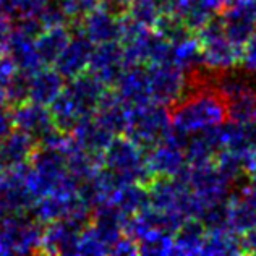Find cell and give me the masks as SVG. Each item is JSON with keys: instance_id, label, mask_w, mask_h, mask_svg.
Segmentation results:
<instances>
[{"instance_id": "cell-15", "label": "cell", "mask_w": 256, "mask_h": 256, "mask_svg": "<svg viewBox=\"0 0 256 256\" xmlns=\"http://www.w3.org/2000/svg\"><path fill=\"white\" fill-rule=\"evenodd\" d=\"M92 49L94 44L84 34H82L80 31H76L75 34L72 32L70 41L66 42L64 50L54 62V68L65 80H72L82 75V73L88 72Z\"/></svg>"}, {"instance_id": "cell-38", "label": "cell", "mask_w": 256, "mask_h": 256, "mask_svg": "<svg viewBox=\"0 0 256 256\" xmlns=\"http://www.w3.org/2000/svg\"><path fill=\"white\" fill-rule=\"evenodd\" d=\"M254 99H256V91L244 94V96L234 99V100H230V102H226L227 118L235 120V122H246V120H253Z\"/></svg>"}, {"instance_id": "cell-28", "label": "cell", "mask_w": 256, "mask_h": 256, "mask_svg": "<svg viewBox=\"0 0 256 256\" xmlns=\"http://www.w3.org/2000/svg\"><path fill=\"white\" fill-rule=\"evenodd\" d=\"M244 253L242 240L230 228H206L200 254L208 256H234Z\"/></svg>"}, {"instance_id": "cell-37", "label": "cell", "mask_w": 256, "mask_h": 256, "mask_svg": "<svg viewBox=\"0 0 256 256\" xmlns=\"http://www.w3.org/2000/svg\"><path fill=\"white\" fill-rule=\"evenodd\" d=\"M198 219L206 228H228V200L206 204Z\"/></svg>"}, {"instance_id": "cell-9", "label": "cell", "mask_w": 256, "mask_h": 256, "mask_svg": "<svg viewBox=\"0 0 256 256\" xmlns=\"http://www.w3.org/2000/svg\"><path fill=\"white\" fill-rule=\"evenodd\" d=\"M146 68L151 100L172 107L177 100L185 96L188 86H190L186 72L170 62L146 65Z\"/></svg>"}, {"instance_id": "cell-24", "label": "cell", "mask_w": 256, "mask_h": 256, "mask_svg": "<svg viewBox=\"0 0 256 256\" xmlns=\"http://www.w3.org/2000/svg\"><path fill=\"white\" fill-rule=\"evenodd\" d=\"M222 143L224 150L234 151L237 154H256V122H235L226 120L220 124Z\"/></svg>"}, {"instance_id": "cell-18", "label": "cell", "mask_w": 256, "mask_h": 256, "mask_svg": "<svg viewBox=\"0 0 256 256\" xmlns=\"http://www.w3.org/2000/svg\"><path fill=\"white\" fill-rule=\"evenodd\" d=\"M124 235V230L118 227H109L96 222H90L80 232L76 242L75 254H88V256H99V254H110L114 245Z\"/></svg>"}, {"instance_id": "cell-8", "label": "cell", "mask_w": 256, "mask_h": 256, "mask_svg": "<svg viewBox=\"0 0 256 256\" xmlns=\"http://www.w3.org/2000/svg\"><path fill=\"white\" fill-rule=\"evenodd\" d=\"M186 136L172 128L164 140L146 150V162L154 177H177L186 169L184 151Z\"/></svg>"}, {"instance_id": "cell-5", "label": "cell", "mask_w": 256, "mask_h": 256, "mask_svg": "<svg viewBox=\"0 0 256 256\" xmlns=\"http://www.w3.org/2000/svg\"><path fill=\"white\" fill-rule=\"evenodd\" d=\"M102 166L117 174L125 184L148 185L154 178L146 162V151L130 138L114 136L102 152Z\"/></svg>"}, {"instance_id": "cell-20", "label": "cell", "mask_w": 256, "mask_h": 256, "mask_svg": "<svg viewBox=\"0 0 256 256\" xmlns=\"http://www.w3.org/2000/svg\"><path fill=\"white\" fill-rule=\"evenodd\" d=\"M5 52L15 62L18 72L24 73V75H31L32 72L39 70L41 66H46L42 65L39 54L36 50L34 34H31V32L23 30L18 24H15V30L12 32V38Z\"/></svg>"}, {"instance_id": "cell-27", "label": "cell", "mask_w": 256, "mask_h": 256, "mask_svg": "<svg viewBox=\"0 0 256 256\" xmlns=\"http://www.w3.org/2000/svg\"><path fill=\"white\" fill-rule=\"evenodd\" d=\"M128 110L130 107L117 96L116 91L106 90L96 112H94V117L100 124H104L114 134H122L126 125Z\"/></svg>"}, {"instance_id": "cell-2", "label": "cell", "mask_w": 256, "mask_h": 256, "mask_svg": "<svg viewBox=\"0 0 256 256\" xmlns=\"http://www.w3.org/2000/svg\"><path fill=\"white\" fill-rule=\"evenodd\" d=\"M227 120L226 104L211 88L201 86L185 92V96L172 106L170 124L174 130L192 134L216 126Z\"/></svg>"}, {"instance_id": "cell-16", "label": "cell", "mask_w": 256, "mask_h": 256, "mask_svg": "<svg viewBox=\"0 0 256 256\" xmlns=\"http://www.w3.org/2000/svg\"><path fill=\"white\" fill-rule=\"evenodd\" d=\"M117 96L124 100L128 107L141 106L150 102V82H148V68L141 64H130L126 65L124 72L120 73L116 84Z\"/></svg>"}, {"instance_id": "cell-23", "label": "cell", "mask_w": 256, "mask_h": 256, "mask_svg": "<svg viewBox=\"0 0 256 256\" xmlns=\"http://www.w3.org/2000/svg\"><path fill=\"white\" fill-rule=\"evenodd\" d=\"M65 86V78L56 68L41 66L28 75V99L49 107Z\"/></svg>"}, {"instance_id": "cell-35", "label": "cell", "mask_w": 256, "mask_h": 256, "mask_svg": "<svg viewBox=\"0 0 256 256\" xmlns=\"http://www.w3.org/2000/svg\"><path fill=\"white\" fill-rule=\"evenodd\" d=\"M50 0H0V13L12 20L38 16Z\"/></svg>"}, {"instance_id": "cell-36", "label": "cell", "mask_w": 256, "mask_h": 256, "mask_svg": "<svg viewBox=\"0 0 256 256\" xmlns=\"http://www.w3.org/2000/svg\"><path fill=\"white\" fill-rule=\"evenodd\" d=\"M154 31H158L164 39H167L170 44H175L185 39L188 36H192L193 32L186 28V24L175 15V13H160V16L158 18V22L152 26Z\"/></svg>"}, {"instance_id": "cell-47", "label": "cell", "mask_w": 256, "mask_h": 256, "mask_svg": "<svg viewBox=\"0 0 256 256\" xmlns=\"http://www.w3.org/2000/svg\"><path fill=\"white\" fill-rule=\"evenodd\" d=\"M253 120L256 122V99H254V109H253Z\"/></svg>"}, {"instance_id": "cell-42", "label": "cell", "mask_w": 256, "mask_h": 256, "mask_svg": "<svg viewBox=\"0 0 256 256\" xmlns=\"http://www.w3.org/2000/svg\"><path fill=\"white\" fill-rule=\"evenodd\" d=\"M110 254H120V256H130V254H138V245L136 240L126 237L124 234L122 237L117 240V244L114 245Z\"/></svg>"}, {"instance_id": "cell-30", "label": "cell", "mask_w": 256, "mask_h": 256, "mask_svg": "<svg viewBox=\"0 0 256 256\" xmlns=\"http://www.w3.org/2000/svg\"><path fill=\"white\" fill-rule=\"evenodd\" d=\"M218 73L219 75L214 80L212 90L222 98L224 104L230 102V100L237 99L240 96H244V94L256 91V88L253 86L252 80L248 78L245 73L234 72V68L218 72Z\"/></svg>"}, {"instance_id": "cell-6", "label": "cell", "mask_w": 256, "mask_h": 256, "mask_svg": "<svg viewBox=\"0 0 256 256\" xmlns=\"http://www.w3.org/2000/svg\"><path fill=\"white\" fill-rule=\"evenodd\" d=\"M201 65L211 72H224L235 68L240 62V47L226 36L220 16H212L196 31Z\"/></svg>"}, {"instance_id": "cell-25", "label": "cell", "mask_w": 256, "mask_h": 256, "mask_svg": "<svg viewBox=\"0 0 256 256\" xmlns=\"http://www.w3.org/2000/svg\"><path fill=\"white\" fill-rule=\"evenodd\" d=\"M72 30L68 24H57L44 28L34 36V46L39 54L42 65L50 66L64 50V47L72 38Z\"/></svg>"}, {"instance_id": "cell-45", "label": "cell", "mask_w": 256, "mask_h": 256, "mask_svg": "<svg viewBox=\"0 0 256 256\" xmlns=\"http://www.w3.org/2000/svg\"><path fill=\"white\" fill-rule=\"evenodd\" d=\"M158 2L160 5V8H162V13H172L180 0H158Z\"/></svg>"}, {"instance_id": "cell-34", "label": "cell", "mask_w": 256, "mask_h": 256, "mask_svg": "<svg viewBox=\"0 0 256 256\" xmlns=\"http://www.w3.org/2000/svg\"><path fill=\"white\" fill-rule=\"evenodd\" d=\"M160 13H162V8L158 0H128L125 10V15L146 28H152Z\"/></svg>"}, {"instance_id": "cell-39", "label": "cell", "mask_w": 256, "mask_h": 256, "mask_svg": "<svg viewBox=\"0 0 256 256\" xmlns=\"http://www.w3.org/2000/svg\"><path fill=\"white\" fill-rule=\"evenodd\" d=\"M56 2L65 15L68 24L76 26L83 20V16L99 4V0H56Z\"/></svg>"}, {"instance_id": "cell-12", "label": "cell", "mask_w": 256, "mask_h": 256, "mask_svg": "<svg viewBox=\"0 0 256 256\" xmlns=\"http://www.w3.org/2000/svg\"><path fill=\"white\" fill-rule=\"evenodd\" d=\"M76 31L96 44L112 42L120 39V15L106 4H98L76 24Z\"/></svg>"}, {"instance_id": "cell-33", "label": "cell", "mask_w": 256, "mask_h": 256, "mask_svg": "<svg viewBox=\"0 0 256 256\" xmlns=\"http://www.w3.org/2000/svg\"><path fill=\"white\" fill-rule=\"evenodd\" d=\"M141 254H172L174 235L162 230H150L136 240Z\"/></svg>"}, {"instance_id": "cell-17", "label": "cell", "mask_w": 256, "mask_h": 256, "mask_svg": "<svg viewBox=\"0 0 256 256\" xmlns=\"http://www.w3.org/2000/svg\"><path fill=\"white\" fill-rule=\"evenodd\" d=\"M222 150H224V143H222L220 124L208 130L188 134L184 146L186 166L194 167L212 162L218 152Z\"/></svg>"}, {"instance_id": "cell-21", "label": "cell", "mask_w": 256, "mask_h": 256, "mask_svg": "<svg viewBox=\"0 0 256 256\" xmlns=\"http://www.w3.org/2000/svg\"><path fill=\"white\" fill-rule=\"evenodd\" d=\"M70 134L83 150L92 154H99V156H102L106 148L116 136L109 128L94 117V114L80 118L76 125L72 128Z\"/></svg>"}, {"instance_id": "cell-13", "label": "cell", "mask_w": 256, "mask_h": 256, "mask_svg": "<svg viewBox=\"0 0 256 256\" xmlns=\"http://www.w3.org/2000/svg\"><path fill=\"white\" fill-rule=\"evenodd\" d=\"M126 66L122 44L118 41L96 44L92 49L88 72L96 76L102 84L110 88L116 84L120 73Z\"/></svg>"}, {"instance_id": "cell-4", "label": "cell", "mask_w": 256, "mask_h": 256, "mask_svg": "<svg viewBox=\"0 0 256 256\" xmlns=\"http://www.w3.org/2000/svg\"><path fill=\"white\" fill-rule=\"evenodd\" d=\"M172 130L169 107L159 102H144L141 106L130 107L128 110L126 125L122 134L134 141L143 150H150L151 146L164 140Z\"/></svg>"}, {"instance_id": "cell-44", "label": "cell", "mask_w": 256, "mask_h": 256, "mask_svg": "<svg viewBox=\"0 0 256 256\" xmlns=\"http://www.w3.org/2000/svg\"><path fill=\"white\" fill-rule=\"evenodd\" d=\"M13 130V122H12V107L0 100V140H2L6 133Z\"/></svg>"}, {"instance_id": "cell-7", "label": "cell", "mask_w": 256, "mask_h": 256, "mask_svg": "<svg viewBox=\"0 0 256 256\" xmlns=\"http://www.w3.org/2000/svg\"><path fill=\"white\" fill-rule=\"evenodd\" d=\"M42 224L24 212H12L0 227V254H24L39 252Z\"/></svg>"}, {"instance_id": "cell-1", "label": "cell", "mask_w": 256, "mask_h": 256, "mask_svg": "<svg viewBox=\"0 0 256 256\" xmlns=\"http://www.w3.org/2000/svg\"><path fill=\"white\" fill-rule=\"evenodd\" d=\"M107 86L92 76L90 72L68 80L62 92L49 106L57 130L70 133L80 118L96 112Z\"/></svg>"}, {"instance_id": "cell-43", "label": "cell", "mask_w": 256, "mask_h": 256, "mask_svg": "<svg viewBox=\"0 0 256 256\" xmlns=\"http://www.w3.org/2000/svg\"><path fill=\"white\" fill-rule=\"evenodd\" d=\"M13 30H15V23H13V20L10 16L0 13V52L6 50V46H8Z\"/></svg>"}, {"instance_id": "cell-22", "label": "cell", "mask_w": 256, "mask_h": 256, "mask_svg": "<svg viewBox=\"0 0 256 256\" xmlns=\"http://www.w3.org/2000/svg\"><path fill=\"white\" fill-rule=\"evenodd\" d=\"M38 144L39 143L31 134L13 128L0 140V162L8 169L23 167L30 162Z\"/></svg>"}, {"instance_id": "cell-46", "label": "cell", "mask_w": 256, "mask_h": 256, "mask_svg": "<svg viewBox=\"0 0 256 256\" xmlns=\"http://www.w3.org/2000/svg\"><path fill=\"white\" fill-rule=\"evenodd\" d=\"M250 175H252V180H256V158H254V164H253V169H252Z\"/></svg>"}, {"instance_id": "cell-41", "label": "cell", "mask_w": 256, "mask_h": 256, "mask_svg": "<svg viewBox=\"0 0 256 256\" xmlns=\"http://www.w3.org/2000/svg\"><path fill=\"white\" fill-rule=\"evenodd\" d=\"M16 65L6 52H0V100H4V94L12 78L16 75Z\"/></svg>"}, {"instance_id": "cell-19", "label": "cell", "mask_w": 256, "mask_h": 256, "mask_svg": "<svg viewBox=\"0 0 256 256\" xmlns=\"http://www.w3.org/2000/svg\"><path fill=\"white\" fill-rule=\"evenodd\" d=\"M226 36L238 47L244 46L256 31V12L246 0L234 6H227L220 16Z\"/></svg>"}, {"instance_id": "cell-26", "label": "cell", "mask_w": 256, "mask_h": 256, "mask_svg": "<svg viewBox=\"0 0 256 256\" xmlns=\"http://www.w3.org/2000/svg\"><path fill=\"white\" fill-rule=\"evenodd\" d=\"M222 8V0H180L175 13L192 32L198 31Z\"/></svg>"}, {"instance_id": "cell-11", "label": "cell", "mask_w": 256, "mask_h": 256, "mask_svg": "<svg viewBox=\"0 0 256 256\" xmlns=\"http://www.w3.org/2000/svg\"><path fill=\"white\" fill-rule=\"evenodd\" d=\"M90 222L75 218H64L52 220L42 230L39 253L46 254H75L80 232Z\"/></svg>"}, {"instance_id": "cell-14", "label": "cell", "mask_w": 256, "mask_h": 256, "mask_svg": "<svg viewBox=\"0 0 256 256\" xmlns=\"http://www.w3.org/2000/svg\"><path fill=\"white\" fill-rule=\"evenodd\" d=\"M12 122L13 128L31 134L38 143L56 128L49 107L30 99L12 107Z\"/></svg>"}, {"instance_id": "cell-40", "label": "cell", "mask_w": 256, "mask_h": 256, "mask_svg": "<svg viewBox=\"0 0 256 256\" xmlns=\"http://www.w3.org/2000/svg\"><path fill=\"white\" fill-rule=\"evenodd\" d=\"M244 72L256 75V31L250 36V39L240 47V62Z\"/></svg>"}, {"instance_id": "cell-31", "label": "cell", "mask_w": 256, "mask_h": 256, "mask_svg": "<svg viewBox=\"0 0 256 256\" xmlns=\"http://www.w3.org/2000/svg\"><path fill=\"white\" fill-rule=\"evenodd\" d=\"M112 203H116L128 218L140 212L141 210L150 206V196H148L146 185L141 184H125L118 188L112 196Z\"/></svg>"}, {"instance_id": "cell-10", "label": "cell", "mask_w": 256, "mask_h": 256, "mask_svg": "<svg viewBox=\"0 0 256 256\" xmlns=\"http://www.w3.org/2000/svg\"><path fill=\"white\" fill-rule=\"evenodd\" d=\"M180 177L186 182L190 190L203 201V204L226 201L230 198V182L219 172L214 162L203 166L186 167L180 174Z\"/></svg>"}, {"instance_id": "cell-3", "label": "cell", "mask_w": 256, "mask_h": 256, "mask_svg": "<svg viewBox=\"0 0 256 256\" xmlns=\"http://www.w3.org/2000/svg\"><path fill=\"white\" fill-rule=\"evenodd\" d=\"M24 185L34 200L62 188H78L68 174L65 156L54 148L38 144L24 172Z\"/></svg>"}, {"instance_id": "cell-29", "label": "cell", "mask_w": 256, "mask_h": 256, "mask_svg": "<svg viewBox=\"0 0 256 256\" xmlns=\"http://www.w3.org/2000/svg\"><path fill=\"white\" fill-rule=\"evenodd\" d=\"M206 227L200 219H185L174 234L172 254H200Z\"/></svg>"}, {"instance_id": "cell-32", "label": "cell", "mask_w": 256, "mask_h": 256, "mask_svg": "<svg viewBox=\"0 0 256 256\" xmlns=\"http://www.w3.org/2000/svg\"><path fill=\"white\" fill-rule=\"evenodd\" d=\"M170 64L177 65L184 72H194L201 66V49L198 38L193 34L172 44Z\"/></svg>"}]
</instances>
